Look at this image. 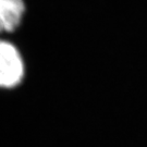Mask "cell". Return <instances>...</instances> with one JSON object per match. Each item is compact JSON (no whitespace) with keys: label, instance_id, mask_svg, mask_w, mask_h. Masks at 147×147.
Masks as SVG:
<instances>
[{"label":"cell","instance_id":"1","mask_svg":"<svg viewBox=\"0 0 147 147\" xmlns=\"http://www.w3.org/2000/svg\"><path fill=\"white\" fill-rule=\"evenodd\" d=\"M25 78L22 53L10 40L0 38V89H13Z\"/></svg>","mask_w":147,"mask_h":147},{"label":"cell","instance_id":"2","mask_svg":"<svg viewBox=\"0 0 147 147\" xmlns=\"http://www.w3.org/2000/svg\"><path fill=\"white\" fill-rule=\"evenodd\" d=\"M25 11L24 0H0V35L14 33L21 26Z\"/></svg>","mask_w":147,"mask_h":147}]
</instances>
